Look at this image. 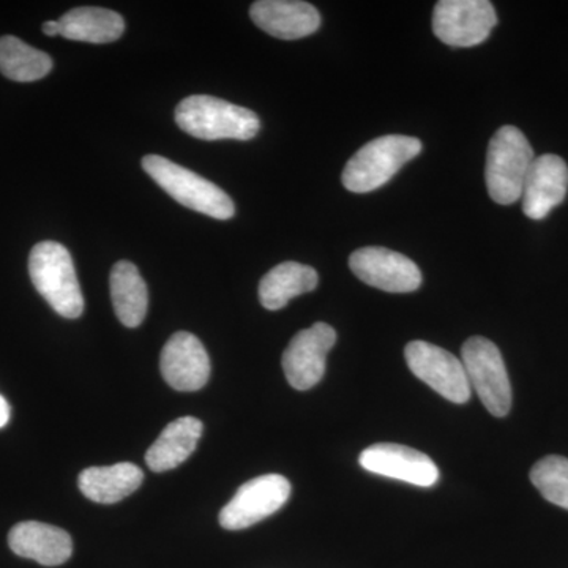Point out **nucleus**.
<instances>
[{"mask_svg":"<svg viewBox=\"0 0 568 568\" xmlns=\"http://www.w3.org/2000/svg\"><path fill=\"white\" fill-rule=\"evenodd\" d=\"M175 122L183 132L197 140H253L260 133V118L244 106H237L211 95H192L175 108Z\"/></svg>","mask_w":568,"mask_h":568,"instance_id":"1","label":"nucleus"},{"mask_svg":"<svg viewBox=\"0 0 568 568\" xmlns=\"http://www.w3.org/2000/svg\"><path fill=\"white\" fill-rule=\"evenodd\" d=\"M29 274L41 297L58 315L77 320L84 312V297L73 260L65 246L58 242H40L29 256Z\"/></svg>","mask_w":568,"mask_h":568,"instance_id":"2","label":"nucleus"},{"mask_svg":"<svg viewBox=\"0 0 568 568\" xmlns=\"http://www.w3.org/2000/svg\"><path fill=\"white\" fill-rule=\"evenodd\" d=\"M422 152V141L405 134H387L365 144L343 171L342 181L349 192L364 194L375 192L407 162Z\"/></svg>","mask_w":568,"mask_h":568,"instance_id":"3","label":"nucleus"},{"mask_svg":"<svg viewBox=\"0 0 568 568\" xmlns=\"http://www.w3.org/2000/svg\"><path fill=\"white\" fill-rule=\"evenodd\" d=\"M534 160L532 145L521 130L511 125L497 130L489 141L485 168L489 197L500 205H510L521 200Z\"/></svg>","mask_w":568,"mask_h":568,"instance_id":"4","label":"nucleus"},{"mask_svg":"<svg viewBox=\"0 0 568 568\" xmlns=\"http://www.w3.org/2000/svg\"><path fill=\"white\" fill-rule=\"evenodd\" d=\"M142 168L183 207L204 213L215 220L233 219V200L215 183L205 181L193 171L160 155H145L142 159Z\"/></svg>","mask_w":568,"mask_h":568,"instance_id":"5","label":"nucleus"},{"mask_svg":"<svg viewBox=\"0 0 568 568\" xmlns=\"http://www.w3.org/2000/svg\"><path fill=\"white\" fill-rule=\"evenodd\" d=\"M462 357L470 388L488 413L506 417L511 407V386L499 347L484 336H473L463 345Z\"/></svg>","mask_w":568,"mask_h":568,"instance_id":"6","label":"nucleus"},{"mask_svg":"<svg viewBox=\"0 0 568 568\" xmlns=\"http://www.w3.org/2000/svg\"><path fill=\"white\" fill-rule=\"evenodd\" d=\"M496 24V10L488 0H440L433 11V32L448 47H477Z\"/></svg>","mask_w":568,"mask_h":568,"instance_id":"7","label":"nucleus"},{"mask_svg":"<svg viewBox=\"0 0 568 568\" xmlns=\"http://www.w3.org/2000/svg\"><path fill=\"white\" fill-rule=\"evenodd\" d=\"M291 484L280 474H265L246 481L220 511L219 521L227 530H242L263 521L287 503Z\"/></svg>","mask_w":568,"mask_h":568,"instance_id":"8","label":"nucleus"},{"mask_svg":"<svg viewBox=\"0 0 568 568\" xmlns=\"http://www.w3.org/2000/svg\"><path fill=\"white\" fill-rule=\"evenodd\" d=\"M405 357L414 376L448 402L457 405L469 402L470 384L466 369L454 354L432 343L410 342L406 346Z\"/></svg>","mask_w":568,"mask_h":568,"instance_id":"9","label":"nucleus"},{"mask_svg":"<svg viewBox=\"0 0 568 568\" xmlns=\"http://www.w3.org/2000/svg\"><path fill=\"white\" fill-rule=\"evenodd\" d=\"M349 267L361 282L386 293H414L420 287V268L405 254L384 248L364 246L349 257Z\"/></svg>","mask_w":568,"mask_h":568,"instance_id":"10","label":"nucleus"},{"mask_svg":"<svg viewBox=\"0 0 568 568\" xmlns=\"http://www.w3.org/2000/svg\"><path fill=\"white\" fill-rule=\"evenodd\" d=\"M336 343L334 327L325 323L298 332L283 354V369L287 383L295 390H310L324 377L327 355Z\"/></svg>","mask_w":568,"mask_h":568,"instance_id":"11","label":"nucleus"},{"mask_svg":"<svg viewBox=\"0 0 568 568\" xmlns=\"http://www.w3.org/2000/svg\"><path fill=\"white\" fill-rule=\"evenodd\" d=\"M358 463L368 473L429 488L439 480V469L428 455L399 444H376L365 448Z\"/></svg>","mask_w":568,"mask_h":568,"instance_id":"12","label":"nucleus"},{"mask_svg":"<svg viewBox=\"0 0 568 568\" xmlns=\"http://www.w3.org/2000/svg\"><path fill=\"white\" fill-rule=\"evenodd\" d=\"M164 381L179 392H196L211 377V358L203 343L189 332L168 339L160 357Z\"/></svg>","mask_w":568,"mask_h":568,"instance_id":"13","label":"nucleus"},{"mask_svg":"<svg viewBox=\"0 0 568 568\" xmlns=\"http://www.w3.org/2000/svg\"><path fill=\"white\" fill-rule=\"evenodd\" d=\"M568 192V166L552 153L538 156L523 189V212L530 220L547 219L552 209L564 203Z\"/></svg>","mask_w":568,"mask_h":568,"instance_id":"14","label":"nucleus"},{"mask_svg":"<svg viewBox=\"0 0 568 568\" xmlns=\"http://www.w3.org/2000/svg\"><path fill=\"white\" fill-rule=\"evenodd\" d=\"M257 28L280 40H298L315 33L321 26L320 11L301 0H260L250 9Z\"/></svg>","mask_w":568,"mask_h":568,"instance_id":"15","label":"nucleus"},{"mask_svg":"<svg viewBox=\"0 0 568 568\" xmlns=\"http://www.w3.org/2000/svg\"><path fill=\"white\" fill-rule=\"evenodd\" d=\"M11 551L20 558L32 559L44 567H58L73 555L69 532L39 521H24L9 534Z\"/></svg>","mask_w":568,"mask_h":568,"instance_id":"16","label":"nucleus"},{"mask_svg":"<svg viewBox=\"0 0 568 568\" xmlns=\"http://www.w3.org/2000/svg\"><path fill=\"white\" fill-rule=\"evenodd\" d=\"M144 480L141 467L133 463L112 466H93L82 470L78 487L93 503L115 504L133 495Z\"/></svg>","mask_w":568,"mask_h":568,"instance_id":"17","label":"nucleus"},{"mask_svg":"<svg viewBox=\"0 0 568 568\" xmlns=\"http://www.w3.org/2000/svg\"><path fill=\"white\" fill-rule=\"evenodd\" d=\"M203 428V422L194 417H181L171 422L149 448L145 463L153 473H166L181 466L200 443Z\"/></svg>","mask_w":568,"mask_h":568,"instance_id":"18","label":"nucleus"},{"mask_svg":"<svg viewBox=\"0 0 568 568\" xmlns=\"http://www.w3.org/2000/svg\"><path fill=\"white\" fill-rule=\"evenodd\" d=\"M317 282V272L310 265L294 261L278 264L261 280V305L271 312L282 310L297 295L315 291Z\"/></svg>","mask_w":568,"mask_h":568,"instance_id":"19","label":"nucleus"},{"mask_svg":"<svg viewBox=\"0 0 568 568\" xmlns=\"http://www.w3.org/2000/svg\"><path fill=\"white\" fill-rule=\"evenodd\" d=\"M110 286L119 321L130 328L141 325L148 315L149 291L136 265L129 261L115 264L111 271Z\"/></svg>","mask_w":568,"mask_h":568,"instance_id":"20","label":"nucleus"},{"mask_svg":"<svg viewBox=\"0 0 568 568\" xmlns=\"http://www.w3.org/2000/svg\"><path fill=\"white\" fill-rule=\"evenodd\" d=\"M61 36L74 41L85 43H111L121 39L125 31V21L121 14L100 7H80L63 14L61 20Z\"/></svg>","mask_w":568,"mask_h":568,"instance_id":"21","label":"nucleus"},{"mask_svg":"<svg viewBox=\"0 0 568 568\" xmlns=\"http://www.w3.org/2000/svg\"><path fill=\"white\" fill-rule=\"evenodd\" d=\"M52 61L47 52L29 47L17 37L0 39V71L11 81L32 82L47 77Z\"/></svg>","mask_w":568,"mask_h":568,"instance_id":"22","label":"nucleus"},{"mask_svg":"<svg viewBox=\"0 0 568 568\" xmlns=\"http://www.w3.org/2000/svg\"><path fill=\"white\" fill-rule=\"evenodd\" d=\"M530 481L548 503L568 510V459L559 455L541 458L530 470Z\"/></svg>","mask_w":568,"mask_h":568,"instance_id":"23","label":"nucleus"},{"mask_svg":"<svg viewBox=\"0 0 568 568\" xmlns=\"http://www.w3.org/2000/svg\"><path fill=\"white\" fill-rule=\"evenodd\" d=\"M10 420V405L2 395H0V428H3Z\"/></svg>","mask_w":568,"mask_h":568,"instance_id":"24","label":"nucleus"},{"mask_svg":"<svg viewBox=\"0 0 568 568\" xmlns=\"http://www.w3.org/2000/svg\"><path fill=\"white\" fill-rule=\"evenodd\" d=\"M43 32L48 37L61 36V22L59 20L44 22Z\"/></svg>","mask_w":568,"mask_h":568,"instance_id":"25","label":"nucleus"}]
</instances>
